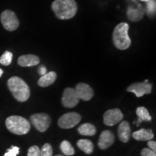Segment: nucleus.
Instances as JSON below:
<instances>
[{"instance_id": "obj_1", "label": "nucleus", "mask_w": 156, "mask_h": 156, "mask_svg": "<svg viewBox=\"0 0 156 156\" xmlns=\"http://www.w3.org/2000/svg\"><path fill=\"white\" fill-rule=\"evenodd\" d=\"M51 7L56 16L61 20L73 18L77 11L75 0H54Z\"/></svg>"}, {"instance_id": "obj_2", "label": "nucleus", "mask_w": 156, "mask_h": 156, "mask_svg": "<svg viewBox=\"0 0 156 156\" xmlns=\"http://www.w3.org/2000/svg\"><path fill=\"white\" fill-rule=\"evenodd\" d=\"M7 86L15 98L20 102H25L30 98V88L20 77L14 76L9 78L7 81Z\"/></svg>"}, {"instance_id": "obj_3", "label": "nucleus", "mask_w": 156, "mask_h": 156, "mask_svg": "<svg viewBox=\"0 0 156 156\" xmlns=\"http://www.w3.org/2000/svg\"><path fill=\"white\" fill-rule=\"evenodd\" d=\"M129 28V26L126 23H121L114 28L113 42L118 49L126 50L131 45V39L128 34Z\"/></svg>"}, {"instance_id": "obj_4", "label": "nucleus", "mask_w": 156, "mask_h": 156, "mask_svg": "<svg viewBox=\"0 0 156 156\" xmlns=\"http://www.w3.org/2000/svg\"><path fill=\"white\" fill-rule=\"evenodd\" d=\"M6 126L12 133L17 135L27 134L30 129V124L22 116H11L6 119Z\"/></svg>"}, {"instance_id": "obj_5", "label": "nucleus", "mask_w": 156, "mask_h": 156, "mask_svg": "<svg viewBox=\"0 0 156 156\" xmlns=\"http://www.w3.org/2000/svg\"><path fill=\"white\" fill-rule=\"evenodd\" d=\"M0 20H1V23L3 27L7 30L14 31L18 28L20 25L19 20L15 13L9 9L2 12Z\"/></svg>"}, {"instance_id": "obj_6", "label": "nucleus", "mask_w": 156, "mask_h": 156, "mask_svg": "<svg viewBox=\"0 0 156 156\" xmlns=\"http://www.w3.org/2000/svg\"><path fill=\"white\" fill-rule=\"evenodd\" d=\"M30 122L38 131L44 132L51 124V118L46 114H36L30 116Z\"/></svg>"}, {"instance_id": "obj_7", "label": "nucleus", "mask_w": 156, "mask_h": 156, "mask_svg": "<svg viewBox=\"0 0 156 156\" xmlns=\"http://www.w3.org/2000/svg\"><path fill=\"white\" fill-rule=\"evenodd\" d=\"M81 116L75 112H69L62 115L58 119V124L62 129H70L80 122Z\"/></svg>"}, {"instance_id": "obj_8", "label": "nucleus", "mask_w": 156, "mask_h": 156, "mask_svg": "<svg viewBox=\"0 0 156 156\" xmlns=\"http://www.w3.org/2000/svg\"><path fill=\"white\" fill-rule=\"evenodd\" d=\"M80 98L76 93L75 90L71 87H67L64 90L62 95V104L67 108H73L79 103Z\"/></svg>"}, {"instance_id": "obj_9", "label": "nucleus", "mask_w": 156, "mask_h": 156, "mask_svg": "<svg viewBox=\"0 0 156 156\" xmlns=\"http://www.w3.org/2000/svg\"><path fill=\"white\" fill-rule=\"evenodd\" d=\"M123 117L124 115L119 108L110 109L103 115V121L106 125L111 126L118 124L123 119Z\"/></svg>"}, {"instance_id": "obj_10", "label": "nucleus", "mask_w": 156, "mask_h": 156, "mask_svg": "<svg viewBox=\"0 0 156 156\" xmlns=\"http://www.w3.org/2000/svg\"><path fill=\"white\" fill-rule=\"evenodd\" d=\"M127 91L133 93L136 97L140 98L145 94H150L152 91V85L149 83H136L128 87Z\"/></svg>"}, {"instance_id": "obj_11", "label": "nucleus", "mask_w": 156, "mask_h": 156, "mask_svg": "<svg viewBox=\"0 0 156 156\" xmlns=\"http://www.w3.org/2000/svg\"><path fill=\"white\" fill-rule=\"evenodd\" d=\"M75 90L79 98L83 101H90L94 95L93 90L90 85L85 83L77 84Z\"/></svg>"}, {"instance_id": "obj_12", "label": "nucleus", "mask_w": 156, "mask_h": 156, "mask_svg": "<svg viewBox=\"0 0 156 156\" xmlns=\"http://www.w3.org/2000/svg\"><path fill=\"white\" fill-rule=\"evenodd\" d=\"M115 136L109 130H105L101 134L98 141V146L101 150H106L113 145Z\"/></svg>"}, {"instance_id": "obj_13", "label": "nucleus", "mask_w": 156, "mask_h": 156, "mask_svg": "<svg viewBox=\"0 0 156 156\" xmlns=\"http://www.w3.org/2000/svg\"><path fill=\"white\" fill-rule=\"evenodd\" d=\"M40 62V59L38 56L34 54H26L20 56L17 59V63L20 67H27L38 65Z\"/></svg>"}, {"instance_id": "obj_14", "label": "nucleus", "mask_w": 156, "mask_h": 156, "mask_svg": "<svg viewBox=\"0 0 156 156\" xmlns=\"http://www.w3.org/2000/svg\"><path fill=\"white\" fill-rule=\"evenodd\" d=\"M131 135V128L129 124L126 122H121L118 128V136L119 139L123 142H127Z\"/></svg>"}, {"instance_id": "obj_15", "label": "nucleus", "mask_w": 156, "mask_h": 156, "mask_svg": "<svg viewBox=\"0 0 156 156\" xmlns=\"http://www.w3.org/2000/svg\"><path fill=\"white\" fill-rule=\"evenodd\" d=\"M144 10L141 5H138V7H129L127 9V17L129 20L132 22H136L143 18Z\"/></svg>"}, {"instance_id": "obj_16", "label": "nucleus", "mask_w": 156, "mask_h": 156, "mask_svg": "<svg viewBox=\"0 0 156 156\" xmlns=\"http://www.w3.org/2000/svg\"><path fill=\"white\" fill-rule=\"evenodd\" d=\"M132 136L134 140L139 141H148L153 139L154 134L151 129H141L138 131L134 132L132 134Z\"/></svg>"}, {"instance_id": "obj_17", "label": "nucleus", "mask_w": 156, "mask_h": 156, "mask_svg": "<svg viewBox=\"0 0 156 156\" xmlns=\"http://www.w3.org/2000/svg\"><path fill=\"white\" fill-rule=\"evenodd\" d=\"M56 79V74L54 72H49L41 77L38 80V84L39 86L46 87L52 85Z\"/></svg>"}, {"instance_id": "obj_18", "label": "nucleus", "mask_w": 156, "mask_h": 156, "mask_svg": "<svg viewBox=\"0 0 156 156\" xmlns=\"http://www.w3.org/2000/svg\"><path fill=\"white\" fill-rule=\"evenodd\" d=\"M78 132L84 136H93L96 133L95 126L90 123H85L79 126L77 129Z\"/></svg>"}, {"instance_id": "obj_19", "label": "nucleus", "mask_w": 156, "mask_h": 156, "mask_svg": "<svg viewBox=\"0 0 156 156\" xmlns=\"http://www.w3.org/2000/svg\"><path fill=\"white\" fill-rule=\"evenodd\" d=\"M136 115L138 116V120L136 122V125H139L140 123H141L142 121H146V122H150L152 120V117L150 114L147 109L145 107H138L136 110Z\"/></svg>"}, {"instance_id": "obj_20", "label": "nucleus", "mask_w": 156, "mask_h": 156, "mask_svg": "<svg viewBox=\"0 0 156 156\" xmlns=\"http://www.w3.org/2000/svg\"><path fill=\"white\" fill-rule=\"evenodd\" d=\"M77 146L81 151L86 154H91L94 149V145L93 142L89 140L82 139L77 142Z\"/></svg>"}, {"instance_id": "obj_21", "label": "nucleus", "mask_w": 156, "mask_h": 156, "mask_svg": "<svg viewBox=\"0 0 156 156\" xmlns=\"http://www.w3.org/2000/svg\"><path fill=\"white\" fill-rule=\"evenodd\" d=\"M60 148H61V151L64 155L67 156L73 155L75 153V149L70 144V142L67 141V140H64L62 142L61 145H60Z\"/></svg>"}, {"instance_id": "obj_22", "label": "nucleus", "mask_w": 156, "mask_h": 156, "mask_svg": "<svg viewBox=\"0 0 156 156\" xmlns=\"http://www.w3.org/2000/svg\"><path fill=\"white\" fill-rule=\"evenodd\" d=\"M12 54L7 51L0 56V64L4 66H9L12 61Z\"/></svg>"}, {"instance_id": "obj_23", "label": "nucleus", "mask_w": 156, "mask_h": 156, "mask_svg": "<svg viewBox=\"0 0 156 156\" xmlns=\"http://www.w3.org/2000/svg\"><path fill=\"white\" fill-rule=\"evenodd\" d=\"M156 3L155 0H149L146 2V12L149 16H153L155 14Z\"/></svg>"}, {"instance_id": "obj_24", "label": "nucleus", "mask_w": 156, "mask_h": 156, "mask_svg": "<svg viewBox=\"0 0 156 156\" xmlns=\"http://www.w3.org/2000/svg\"><path fill=\"white\" fill-rule=\"evenodd\" d=\"M53 155V149L51 145L46 143L43 145L41 150V156H52Z\"/></svg>"}, {"instance_id": "obj_25", "label": "nucleus", "mask_w": 156, "mask_h": 156, "mask_svg": "<svg viewBox=\"0 0 156 156\" xmlns=\"http://www.w3.org/2000/svg\"><path fill=\"white\" fill-rule=\"evenodd\" d=\"M28 156H41V150L37 145H33L28 149Z\"/></svg>"}, {"instance_id": "obj_26", "label": "nucleus", "mask_w": 156, "mask_h": 156, "mask_svg": "<svg viewBox=\"0 0 156 156\" xmlns=\"http://www.w3.org/2000/svg\"><path fill=\"white\" fill-rule=\"evenodd\" d=\"M20 148L16 146H12L10 149L7 151L4 156H17L19 154Z\"/></svg>"}, {"instance_id": "obj_27", "label": "nucleus", "mask_w": 156, "mask_h": 156, "mask_svg": "<svg viewBox=\"0 0 156 156\" xmlns=\"http://www.w3.org/2000/svg\"><path fill=\"white\" fill-rule=\"evenodd\" d=\"M142 156H156L155 152L151 151L149 148H144L141 151Z\"/></svg>"}, {"instance_id": "obj_28", "label": "nucleus", "mask_w": 156, "mask_h": 156, "mask_svg": "<svg viewBox=\"0 0 156 156\" xmlns=\"http://www.w3.org/2000/svg\"><path fill=\"white\" fill-rule=\"evenodd\" d=\"M147 146L149 147V149L154 152H156V142L153 140H148Z\"/></svg>"}, {"instance_id": "obj_29", "label": "nucleus", "mask_w": 156, "mask_h": 156, "mask_svg": "<svg viewBox=\"0 0 156 156\" xmlns=\"http://www.w3.org/2000/svg\"><path fill=\"white\" fill-rule=\"evenodd\" d=\"M38 73H39V75H41V76L44 75L45 74H46V67H45V66H44V65L41 66V67L38 68Z\"/></svg>"}, {"instance_id": "obj_30", "label": "nucleus", "mask_w": 156, "mask_h": 156, "mask_svg": "<svg viewBox=\"0 0 156 156\" xmlns=\"http://www.w3.org/2000/svg\"><path fill=\"white\" fill-rule=\"evenodd\" d=\"M3 73H4V72H3V70L1 68H0V77H2V75H3Z\"/></svg>"}, {"instance_id": "obj_31", "label": "nucleus", "mask_w": 156, "mask_h": 156, "mask_svg": "<svg viewBox=\"0 0 156 156\" xmlns=\"http://www.w3.org/2000/svg\"><path fill=\"white\" fill-rule=\"evenodd\" d=\"M140 1H142V2H147L149 1V0H140Z\"/></svg>"}, {"instance_id": "obj_32", "label": "nucleus", "mask_w": 156, "mask_h": 156, "mask_svg": "<svg viewBox=\"0 0 156 156\" xmlns=\"http://www.w3.org/2000/svg\"><path fill=\"white\" fill-rule=\"evenodd\" d=\"M145 83H148V80H145Z\"/></svg>"}, {"instance_id": "obj_33", "label": "nucleus", "mask_w": 156, "mask_h": 156, "mask_svg": "<svg viewBox=\"0 0 156 156\" xmlns=\"http://www.w3.org/2000/svg\"><path fill=\"white\" fill-rule=\"evenodd\" d=\"M55 156H63V155H56Z\"/></svg>"}]
</instances>
